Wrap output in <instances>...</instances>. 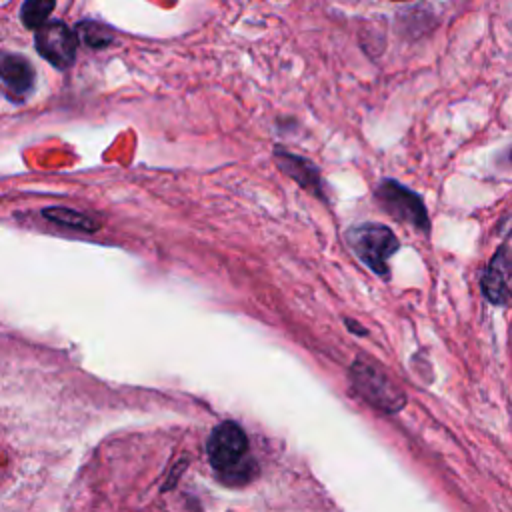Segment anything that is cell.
<instances>
[{
    "instance_id": "6",
    "label": "cell",
    "mask_w": 512,
    "mask_h": 512,
    "mask_svg": "<svg viewBox=\"0 0 512 512\" xmlns=\"http://www.w3.org/2000/svg\"><path fill=\"white\" fill-rule=\"evenodd\" d=\"M0 80L14 96H24L34 84L30 62L18 54H0Z\"/></svg>"
},
{
    "instance_id": "1",
    "label": "cell",
    "mask_w": 512,
    "mask_h": 512,
    "mask_svg": "<svg viewBox=\"0 0 512 512\" xmlns=\"http://www.w3.org/2000/svg\"><path fill=\"white\" fill-rule=\"evenodd\" d=\"M208 458L212 468L226 482H246L256 470L248 456V440L234 422H222L208 438Z\"/></svg>"
},
{
    "instance_id": "3",
    "label": "cell",
    "mask_w": 512,
    "mask_h": 512,
    "mask_svg": "<svg viewBox=\"0 0 512 512\" xmlns=\"http://www.w3.org/2000/svg\"><path fill=\"white\" fill-rule=\"evenodd\" d=\"M76 34L60 20L36 28V50L56 68H68L76 58Z\"/></svg>"
},
{
    "instance_id": "8",
    "label": "cell",
    "mask_w": 512,
    "mask_h": 512,
    "mask_svg": "<svg viewBox=\"0 0 512 512\" xmlns=\"http://www.w3.org/2000/svg\"><path fill=\"white\" fill-rule=\"evenodd\" d=\"M54 6H56V0H24L20 18L26 28H38L48 20Z\"/></svg>"
},
{
    "instance_id": "7",
    "label": "cell",
    "mask_w": 512,
    "mask_h": 512,
    "mask_svg": "<svg viewBox=\"0 0 512 512\" xmlns=\"http://www.w3.org/2000/svg\"><path fill=\"white\" fill-rule=\"evenodd\" d=\"M42 214L46 218H50L52 222L68 226V228H76V230H84V232H92L94 228H98V224L92 218H88L80 212H74L70 208H48Z\"/></svg>"
},
{
    "instance_id": "2",
    "label": "cell",
    "mask_w": 512,
    "mask_h": 512,
    "mask_svg": "<svg viewBox=\"0 0 512 512\" xmlns=\"http://www.w3.org/2000/svg\"><path fill=\"white\" fill-rule=\"evenodd\" d=\"M348 242L376 274L388 272V258L398 250V240L388 226L360 224L348 232Z\"/></svg>"
},
{
    "instance_id": "4",
    "label": "cell",
    "mask_w": 512,
    "mask_h": 512,
    "mask_svg": "<svg viewBox=\"0 0 512 512\" xmlns=\"http://www.w3.org/2000/svg\"><path fill=\"white\" fill-rule=\"evenodd\" d=\"M376 196L382 202V206L390 214H394L396 218H400L404 222H410V224H414L418 228H426L428 226L424 204L420 202V198L412 190H408V188L388 180V182H384L378 188Z\"/></svg>"
},
{
    "instance_id": "5",
    "label": "cell",
    "mask_w": 512,
    "mask_h": 512,
    "mask_svg": "<svg viewBox=\"0 0 512 512\" xmlns=\"http://www.w3.org/2000/svg\"><path fill=\"white\" fill-rule=\"evenodd\" d=\"M510 280H512V258L508 256L506 248H500L482 278L484 294L494 304H504L510 298Z\"/></svg>"
},
{
    "instance_id": "9",
    "label": "cell",
    "mask_w": 512,
    "mask_h": 512,
    "mask_svg": "<svg viewBox=\"0 0 512 512\" xmlns=\"http://www.w3.org/2000/svg\"><path fill=\"white\" fill-rule=\"evenodd\" d=\"M78 34H80V38H82L88 46H96V48L106 46V44L112 40L110 32H108L102 24H96V22H82V24L78 26Z\"/></svg>"
}]
</instances>
